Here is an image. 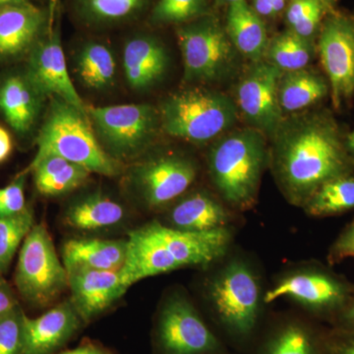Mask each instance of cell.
Returning a JSON list of instances; mask_svg holds the SVG:
<instances>
[{
  "instance_id": "1",
  "label": "cell",
  "mask_w": 354,
  "mask_h": 354,
  "mask_svg": "<svg viewBox=\"0 0 354 354\" xmlns=\"http://www.w3.org/2000/svg\"><path fill=\"white\" fill-rule=\"evenodd\" d=\"M274 137V171L295 204L304 205L323 184L354 171V158L329 114H305L283 121Z\"/></svg>"
},
{
  "instance_id": "2",
  "label": "cell",
  "mask_w": 354,
  "mask_h": 354,
  "mask_svg": "<svg viewBox=\"0 0 354 354\" xmlns=\"http://www.w3.org/2000/svg\"><path fill=\"white\" fill-rule=\"evenodd\" d=\"M232 241L227 227L181 232L153 221L130 232L121 281L129 288L142 279L187 267L207 266L225 255Z\"/></svg>"
},
{
  "instance_id": "3",
  "label": "cell",
  "mask_w": 354,
  "mask_h": 354,
  "mask_svg": "<svg viewBox=\"0 0 354 354\" xmlns=\"http://www.w3.org/2000/svg\"><path fill=\"white\" fill-rule=\"evenodd\" d=\"M37 145L34 160L55 153L86 167L92 174L113 177L122 165L104 150L95 136L87 113L58 97H50Z\"/></svg>"
},
{
  "instance_id": "4",
  "label": "cell",
  "mask_w": 354,
  "mask_h": 354,
  "mask_svg": "<svg viewBox=\"0 0 354 354\" xmlns=\"http://www.w3.org/2000/svg\"><path fill=\"white\" fill-rule=\"evenodd\" d=\"M267 160L263 133L253 127L225 135L209 150V176L225 202L250 208L257 196Z\"/></svg>"
},
{
  "instance_id": "5",
  "label": "cell",
  "mask_w": 354,
  "mask_h": 354,
  "mask_svg": "<svg viewBox=\"0 0 354 354\" xmlns=\"http://www.w3.org/2000/svg\"><path fill=\"white\" fill-rule=\"evenodd\" d=\"M158 113L162 131L195 144L218 138L237 118L236 106L227 95L204 88L169 95L160 104Z\"/></svg>"
},
{
  "instance_id": "6",
  "label": "cell",
  "mask_w": 354,
  "mask_h": 354,
  "mask_svg": "<svg viewBox=\"0 0 354 354\" xmlns=\"http://www.w3.org/2000/svg\"><path fill=\"white\" fill-rule=\"evenodd\" d=\"M87 113L100 144L121 164L144 155L162 129L158 109L151 104L88 106Z\"/></svg>"
},
{
  "instance_id": "7",
  "label": "cell",
  "mask_w": 354,
  "mask_h": 354,
  "mask_svg": "<svg viewBox=\"0 0 354 354\" xmlns=\"http://www.w3.org/2000/svg\"><path fill=\"white\" fill-rule=\"evenodd\" d=\"M15 285L28 304L39 307L53 304L68 288L66 268L43 225H35L23 241Z\"/></svg>"
},
{
  "instance_id": "8",
  "label": "cell",
  "mask_w": 354,
  "mask_h": 354,
  "mask_svg": "<svg viewBox=\"0 0 354 354\" xmlns=\"http://www.w3.org/2000/svg\"><path fill=\"white\" fill-rule=\"evenodd\" d=\"M220 324L237 339L252 335L260 311V286L250 268L241 261L225 266L209 288Z\"/></svg>"
},
{
  "instance_id": "9",
  "label": "cell",
  "mask_w": 354,
  "mask_h": 354,
  "mask_svg": "<svg viewBox=\"0 0 354 354\" xmlns=\"http://www.w3.org/2000/svg\"><path fill=\"white\" fill-rule=\"evenodd\" d=\"M176 36L186 82L220 80L234 66L236 48L225 30L213 18H201L180 26Z\"/></svg>"
},
{
  "instance_id": "10",
  "label": "cell",
  "mask_w": 354,
  "mask_h": 354,
  "mask_svg": "<svg viewBox=\"0 0 354 354\" xmlns=\"http://www.w3.org/2000/svg\"><path fill=\"white\" fill-rule=\"evenodd\" d=\"M60 15L59 2L50 0L46 27L39 41L27 55L25 70L48 99L55 95L87 113L88 106L77 92L67 68L62 44Z\"/></svg>"
},
{
  "instance_id": "11",
  "label": "cell",
  "mask_w": 354,
  "mask_h": 354,
  "mask_svg": "<svg viewBox=\"0 0 354 354\" xmlns=\"http://www.w3.org/2000/svg\"><path fill=\"white\" fill-rule=\"evenodd\" d=\"M197 167L181 153H153L133 165L128 171V187L149 208L167 206L183 196L194 183Z\"/></svg>"
},
{
  "instance_id": "12",
  "label": "cell",
  "mask_w": 354,
  "mask_h": 354,
  "mask_svg": "<svg viewBox=\"0 0 354 354\" xmlns=\"http://www.w3.org/2000/svg\"><path fill=\"white\" fill-rule=\"evenodd\" d=\"M153 342L158 354H214L220 342L190 301L180 295L160 309Z\"/></svg>"
},
{
  "instance_id": "13",
  "label": "cell",
  "mask_w": 354,
  "mask_h": 354,
  "mask_svg": "<svg viewBox=\"0 0 354 354\" xmlns=\"http://www.w3.org/2000/svg\"><path fill=\"white\" fill-rule=\"evenodd\" d=\"M354 295V285L322 268L306 270L281 279L266 292L265 304L281 297L295 300L305 308L334 322Z\"/></svg>"
},
{
  "instance_id": "14",
  "label": "cell",
  "mask_w": 354,
  "mask_h": 354,
  "mask_svg": "<svg viewBox=\"0 0 354 354\" xmlns=\"http://www.w3.org/2000/svg\"><path fill=\"white\" fill-rule=\"evenodd\" d=\"M318 50L333 104L339 109L354 94V19L333 14L324 23Z\"/></svg>"
},
{
  "instance_id": "15",
  "label": "cell",
  "mask_w": 354,
  "mask_h": 354,
  "mask_svg": "<svg viewBox=\"0 0 354 354\" xmlns=\"http://www.w3.org/2000/svg\"><path fill=\"white\" fill-rule=\"evenodd\" d=\"M283 72L269 64L254 65L237 87V106L247 121L260 132L274 136L283 122L278 88Z\"/></svg>"
},
{
  "instance_id": "16",
  "label": "cell",
  "mask_w": 354,
  "mask_h": 354,
  "mask_svg": "<svg viewBox=\"0 0 354 354\" xmlns=\"http://www.w3.org/2000/svg\"><path fill=\"white\" fill-rule=\"evenodd\" d=\"M70 301L84 324L90 323L111 306L128 290L118 271L74 268L67 270Z\"/></svg>"
},
{
  "instance_id": "17",
  "label": "cell",
  "mask_w": 354,
  "mask_h": 354,
  "mask_svg": "<svg viewBox=\"0 0 354 354\" xmlns=\"http://www.w3.org/2000/svg\"><path fill=\"white\" fill-rule=\"evenodd\" d=\"M46 99L25 68L0 74V113L21 136L35 129Z\"/></svg>"
},
{
  "instance_id": "18",
  "label": "cell",
  "mask_w": 354,
  "mask_h": 354,
  "mask_svg": "<svg viewBox=\"0 0 354 354\" xmlns=\"http://www.w3.org/2000/svg\"><path fill=\"white\" fill-rule=\"evenodd\" d=\"M84 325L71 301H65L38 318H24V354H53Z\"/></svg>"
},
{
  "instance_id": "19",
  "label": "cell",
  "mask_w": 354,
  "mask_h": 354,
  "mask_svg": "<svg viewBox=\"0 0 354 354\" xmlns=\"http://www.w3.org/2000/svg\"><path fill=\"white\" fill-rule=\"evenodd\" d=\"M48 9L32 6H0V64L29 55L43 34Z\"/></svg>"
},
{
  "instance_id": "20",
  "label": "cell",
  "mask_w": 354,
  "mask_h": 354,
  "mask_svg": "<svg viewBox=\"0 0 354 354\" xmlns=\"http://www.w3.org/2000/svg\"><path fill=\"white\" fill-rule=\"evenodd\" d=\"M169 64L165 44L151 35H135L123 46V72L133 90L146 91L157 85Z\"/></svg>"
},
{
  "instance_id": "21",
  "label": "cell",
  "mask_w": 354,
  "mask_h": 354,
  "mask_svg": "<svg viewBox=\"0 0 354 354\" xmlns=\"http://www.w3.org/2000/svg\"><path fill=\"white\" fill-rule=\"evenodd\" d=\"M127 216L123 205L102 191H91L72 200L64 221L79 232H102L118 227Z\"/></svg>"
},
{
  "instance_id": "22",
  "label": "cell",
  "mask_w": 354,
  "mask_h": 354,
  "mask_svg": "<svg viewBox=\"0 0 354 354\" xmlns=\"http://www.w3.org/2000/svg\"><path fill=\"white\" fill-rule=\"evenodd\" d=\"M169 227L181 232H204L225 227L227 209L205 192H193L177 200L167 215Z\"/></svg>"
},
{
  "instance_id": "23",
  "label": "cell",
  "mask_w": 354,
  "mask_h": 354,
  "mask_svg": "<svg viewBox=\"0 0 354 354\" xmlns=\"http://www.w3.org/2000/svg\"><path fill=\"white\" fill-rule=\"evenodd\" d=\"M127 249V241L70 239L62 248V262L66 271L74 268L118 271L124 264Z\"/></svg>"
},
{
  "instance_id": "24",
  "label": "cell",
  "mask_w": 354,
  "mask_h": 354,
  "mask_svg": "<svg viewBox=\"0 0 354 354\" xmlns=\"http://www.w3.org/2000/svg\"><path fill=\"white\" fill-rule=\"evenodd\" d=\"M32 172L37 190L44 196L57 197L81 187L91 172L82 165L55 153L32 162L25 172Z\"/></svg>"
},
{
  "instance_id": "25",
  "label": "cell",
  "mask_w": 354,
  "mask_h": 354,
  "mask_svg": "<svg viewBox=\"0 0 354 354\" xmlns=\"http://www.w3.org/2000/svg\"><path fill=\"white\" fill-rule=\"evenodd\" d=\"M225 32L236 50L249 59L259 62L267 53L264 23L246 0L228 6Z\"/></svg>"
},
{
  "instance_id": "26",
  "label": "cell",
  "mask_w": 354,
  "mask_h": 354,
  "mask_svg": "<svg viewBox=\"0 0 354 354\" xmlns=\"http://www.w3.org/2000/svg\"><path fill=\"white\" fill-rule=\"evenodd\" d=\"M74 66L79 81L90 90H108L115 82L116 60L113 51L101 41L84 43L76 51Z\"/></svg>"
},
{
  "instance_id": "27",
  "label": "cell",
  "mask_w": 354,
  "mask_h": 354,
  "mask_svg": "<svg viewBox=\"0 0 354 354\" xmlns=\"http://www.w3.org/2000/svg\"><path fill=\"white\" fill-rule=\"evenodd\" d=\"M327 81L306 68L283 72L279 79V106L286 113H295L308 108L329 93Z\"/></svg>"
},
{
  "instance_id": "28",
  "label": "cell",
  "mask_w": 354,
  "mask_h": 354,
  "mask_svg": "<svg viewBox=\"0 0 354 354\" xmlns=\"http://www.w3.org/2000/svg\"><path fill=\"white\" fill-rule=\"evenodd\" d=\"M149 0H76L79 19L92 27H109L134 19Z\"/></svg>"
},
{
  "instance_id": "29",
  "label": "cell",
  "mask_w": 354,
  "mask_h": 354,
  "mask_svg": "<svg viewBox=\"0 0 354 354\" xmlns=\"http://www.w3.org/2000/svg\"><path fill=\"white\" fill-rule=\"evenodd\" d=\"M259 354H323V335L306 324L286 323L268 337Z\"/></svg>"
},
{
  "instance_id": "30",
  "label": "cell",
  "mask_w": 354,
  "mask_h": 354,
  "mask_svg": "<svg viewBox=\"0 0 354 354\" xmlns=\"http://www.w3.org/2000/svg\"><path fill=\"white\" fill-rule=\"evenodd\" d=\"M308 215L332 216L354 209V176L337 177L323 184L304 205Z\"/></svg>"
},
{
  "instance_id": "31",
  "label": "cell",
  "mask_w": 354,
  "mask_h": 354,
  "mask_svg": "<svg viewBox=\"0 0 354 354\" xmlns=\"http://www.w3.org/2000/svg\"><path fill=\"white\" fill-rule=\"evenodd\" d=\"M266 53L269 57V64L283 72H290L306 68L313 51L309 39L290 30L274 38Z\"/></svg>"
},
{
  "instance_id": "32",
  "label": "cell",
  "mask_w": 354,
  "mask_h": 354,
  "mask_svg": "<svg viewBox=\"0 0 354 354\" xmlns=\"http://www.w3.org/2000/svg\"><path fill=\"white\" fill-rule=\"evenodd\" d=\"M35 225L34 213L29 207L18 215L0 218V274L8 270L14 255Z\"/></svg>"
},
{
  "instance_id": "33",
  "label": "cell",
  "mask_w": 354,
  "mask_h": 354,
  "mask_svg": "<svg viewBox=\"0 0 354 354\" xmlns=\"http://www.w3.org/2000/svg\"><path fill=\"white\" fill-rule=\"evenodd\" d=\"M205 7L206 0H158L151 19L155 24H179L194 20Z\"/></svg>"
},
{
  "instance_id": "34",
  "label": "cell",
  "mask_w": 354,
  "mask_h": 354,
  "mask_svg": "<svg viewBox=\"0 0 354 354\" xmlns=\"http://www.w3.org/2000/svg\"><path fill=\"white\" fill-rule=\"evenodd\" d=\"M18 306L0 318V354H24V318Z\"/></svg>"
},
{
  "instance_id": "35",
  "label": "cell",
  "mask_w": 354,
  "mask_h": 354,
  "mask_svg": "<svg viewBox=\"0 0 354 354\" xmlns=\"http://www.w3.org/2000/svg\"><path fill=\"white\" fill-rule=\"evenodd\" d=\"M27 172H23L6 186L0 188V218H8L22 213L28 208L25 200Z\"/></svg>"
},
{
  "instance_id": "36",
  "label": "cell",
  "mask_w": 354,
  "mask_h": 354,
  "mask_svg": "<svg viewBox=\"0 0 354 354\" xmlns=\"http://www.w3.org/2000/svg\"><path fill=\"white\" fill-rule=\"evenodd\" d=\"M346 259H354V218L342 230L328 254L330 265L339 264Z\"/></svg>"
},
{
  "instance_id": "37",
  "label": "cell",
  "mask_w": 354,
  "mask_h": 354,
  "mask_svg": "<svg viewBox=\"0 0 354 354\" xmlns=\"http://www.w3.org/2000/svg\"><path fill=\"white\" fill-rule=\"evenodd\" d=\"M323 354H354V332L334 328L324 335Z\"/></svg>"
},
{
  "instance_id": "38",
  "label": "cell",
  "mask_w": 354,
  "mask_h": 354,
  "mask_svg": "<svg viewBox=\"0 0 354 354\" xmlns=\"http://www.w3.org/2000/svg\"><path fill=\"white\" fill-rule=\"evenodd\" d=\"M320 6H324L320 0H292L286 12L288 24L292 28Z\"/></svg>"
},
{
  "instance_id": "39",
  "label": "cell",
  "mask_w": 354,
  "mask_h": 354,
  "mask_svg": "<svg viewBox=\"0 0 354 354\" xmlns=\"http://www.w3.org/2000/svg\"><path fill=\"white\" fill-rule=\"evenodd\" d=\"M20 306L12 288L0 274V318Z\"/></svg>"
},
{
  "instance_id": "40",
  "label": "cell",
  "mask_w": 354,
  "mask_h": 354,
  "mask_svg": "<svg viewBox=\"0 0 354 354\" xmlns=\"http://www.w3.org/2000/svg\"><path fill=\"white\" fill-rule=\"evenodd\" d=\"M333 323H334L335 329L354 332V295L349 300L348 305L344 307Z\"/></svg>"
},
{
  "instance_id": "41",
  "label": "cell",
  "mask_w": 354,
  "mask_h": 354,
  "mask_svg": "<svg viewBox=\"0 0 354 354\" xmlns=\"http://www.w3.org/2000/svg\"><path fill=\"white\" fill-rule=\"evenodd\" d=\"M59 354H115L111 349L94 342H85L80 346Z\"/></svg>"
},
{
  "instance_id": "42",
  "label": "cell",
  "mask_w": 354,
  "mask_h": 354,
  "mask_svg": "<svg viewBox=\"0 0 354 354\" xmlns=\"http://www.w3.org/2000/svg\"><path fill=\"white\" fill-rule=\"evenodd\" d=\"M12 139L3 127H0V162H4L12 152Z\"/></svg>"
},
{
  "instance_id": "43",
  "label": "cell",
  "mask_w": 354,
  "mask_h": 354,
  "mask_svg": "<svg viewBox=\"0 0 354 354\" xmlns=\"http://www.w3.org/2000/svg\"><path fill=\"white\" fill-rule=\"evenodd\" d=\"M254 10L261 16L274 15L271 0H254Z\"/></svg>"
},
{
  "instance_id": "44",
  "label": "cell",
  "mask_w": 354,
  "mask_h": 354,
  "mask_svg": "<svg viewBox=\"0 0 354 354\" xmlns=\"http://www.w3.org/2000/svg\"><path fill=\"white\" fill-rule=\"evenodd\" d=\"M29 6L32 3L30 0H0V6Z\"/></svg>"
},
{
  "instance_id": "45",
  "label": "cell",
  "mask_w": 354,
  "mask_h": 354,
  "mask_svg": "<svg viewBox=\"0 0 354 354\" xmlns=\"http://www.w3.org/2000/svg\"><path fill=\"white\" fill-rule=\"evenodd\" d=\"M346 146L348 153L354 158V130L348 135L346 140Z\"/></svg>"
},
{
  "instance_id": "46",
  "label": "cell",
  "mask_w": 354,
  "mask_h": 354,
  "mask_svg": "<svg viewBox=\"0 0 354 354\" xmlns=\"http://www.w3.org/2000/svg\"><path fill=\"white\" fill-rule=\"evenodd\" d=\"M274 14L281 12L286 6V0H271Z\"/></svg>"
},
{
  "instance_id": "47",
  "label": "cell",
  "mask_w": 354,
  "mask_h": 354,
  "mask_svg": "<svg viewBox=\"0 0 354 354\" xmlns=\"http://www.w3.org/2000/svg\"><path fill=\"white\" fill-rule=\"evenodd\" d=\"M320 1L322 2V4L325 8L332 9L333 6H335V3L337 1V0H320Z\"/></svg>"
},
{
  "instance_id": "48",
  "label": "cell",
  "mask_w": 354,
  "mask_h": 354,
  "mask_svg": "<svg viewBox=\"0 0 354 354\" xmlns=\"http://www.w3.org/2000/svg\"><path fill=\"white\" fill-rule=\"evenodd\" d=\"M223 3H227L230 6V3H234V2L239 1V0H221Z\"/></svg>"
}]
</instances>
